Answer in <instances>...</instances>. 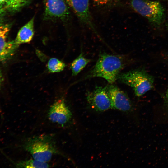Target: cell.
Masks as SVG:
<instances>
[{
  "label": "cell",
  "mask_w": 168,
  "mask_h": 168,
  "mask_svg": "<svg viewBox=\"0 0 168 168\" xmlns=\"http://www.w3.org/2000/svg\"><path fill=\"white\" fill-rule=\"evenodd\" d=\"M164 100L166 105L168 106V89L166 92L164 96Z\"/></svg>",
  "instance_id": "ac0fdd59"
},
{
  "label": "cell",
  "mask_w": 168,
  "mask_h": 168,
  "mask_svg": "<svg viewBox=\"0 0 168 168\" xmlns=\"http://www.w3.org/2000/svg\"><path fill=\"white\" fill-rule=\"evenodd\" d=\"M128 61L123 56L101 53L96 64L85 78L100 77L110 84H113L117 80L121 71Z\"/></svg>",
  "instance_id": "6da1fadb"
},
{
  "label": "cell",
  "mask_w": 168,
  "mask_h": 168,
  "mask_svg": "<svg viewBox=\"0 0 168 168\" xmlns=\"http://www.w3.org/2000/svg\"><path fill=\"white\" fill-rule=\"evenodd\" d=\"M66 1L69 8L73 11L80 22L100 38L90 12L89 0Z\"/></svg>",
  "instance_id": "5b68a950"
},
{
  "label": "cell",
  "mask_w": 168,
  "mask_h": 168,
  "mask_svg": "<svg viewBox=\"0 0 168 168\" xmlns=\"http://www.w3.org/2000/svg\"><path fill=\"white\" fill-rule=\"evenodd\" d=\"M3 12V8H0V16H1Z\"/></svg>",
  "instance_id": "44dd1931"
},
{
  "label": "cell",
  "mask_w": 168,
  "mask_h": 168,
  "mask_svg": "<svg viewBox=\"0 0 168 168\" xmlns=\"http://www.w3.org/2000/svg\"><path fill=\"white\" fill-rule=\"evenodd\" d=\"M32 0H7L4 5V8L12 12H16L29 5Z\"/></svg>",
  "instance_id": "4fadbf2b"
},
{
  "label": "cell",
  "mask_w": 168,
  "mask_h": 168,
  "mask_svg": "<svg viewBox=\"0 0 168 168\" xmlns=\"http://www.w3.org/2000/svg\"><path fill=\"white\" fill-rule=\"evenodd\" d=\"M91 61V59L85 58L81 53L71 64L72 75H77Z\"/></svg>",
  "instance_id": "7c38bea8"
},
{
  "label": "cell",
  "mask_w": 168,
  "mask_h": 168,
  "mask_svg": "<svg viewBox=\"0 0 168 168\" xmlns=\"http://www.w3.org/2000/svg\"><path fill=\"white\" fill-rule=\"evenodd\" d=\"M105 87L111 99L113 109L124 112H128L131 110L132 103L125 92L112 84Z\"/></svg>",
  "instance_id": "ba28073f"
},
{
  "label": "cell",
  "mask_w": 168,
  "mask_h": 168,
  "mask_svg": "<svg viewBox=\"0 0 168 168\" xmlns=\"http://www.w3.org/2000/svg\"><path fill=\"white\" fill-rule=\"evenodd\" d=\"M87 100L91 107L97 111H104L113 108L105 86H96L93 91L87 93Z\"/></svg>",
  "instance_id": "52a82bcc"
},
{
  "label": "cell",
  "mask_w": 168,
  "mask_h": 168,
  "mask_svg": "<svg viewBox=\"0 0 168 168\" xmlns=\"http://www.w3.org/2000/svg\"><path fill=\"white\" fill-rule=\"evenodd\" d=\"M3 81V78L1 71L0 69V88L1 86V84Z\"/></svg>",
  "instance_id": "ffe728a7"
},
{
  "label": "cell",
  "mask_w": 168,
  "mask_h": 168,
  "mask_svg": "<svg viewBox=\"0 0 168 168\" xmlns=\"http://www.w3.org/2000/svg\"><path fill=\"white\" fill-rule=\"evenodd\" d=\"M48 116L52 122L63 125L70 120L72 114L64 100L61 99L55 102L51 106Z\"/></svg>",
  "instance_id": "9c48e42d"
},
{
  "label": "cell",
  "mask_w": 168,
  "mask_h": 168,
  "mask_svg": "<svg viewBox=\"0 0 168 168\" xmlns=\"http://www.w3.org/2000/svg\"><path fill=\"white\" fill-rule=\"evenodd\" d=\"M96 5L101 6L111 5L119 2L120 0H92Z\"/></svg>",
  "instance_id": "2e32d148"
},
{
  "label": "cell",
  "mask_w": 168,
  "mask_h": 168,
  "mask_svg": "<svg viewBox=\"0 0 168 168\" xmlns=\"http://www.w3.org/2000/svg\"><path fill=\"white\" fill-rule=\"evenodd\" d=\"M34 17L30 19L19 30L15 39V44L19 45L22 44L29 42L34 35Z\"/></svg>",
  "instance_id": "30bf717a"
},
{
  "label": "cell",
  "mask_w": 168,
  "mask_h": 168,
  "mask_svg": "<svg viewBox=\"0 0 168 168\" xmlns=\"http://www.w3.org/2000/svg\"><path fill=\"white\" fill-rule=\"evenodd\" d=\"M9 30V26L7 25L0 24V36H7Z\"/></svg>",
  "instance_id": "e0dca14e"
},
{
  "label": "cell",
  "mask_w": 168,
  "mask_h": 168,
  "mask_svg": "<svg viewBox=\"0 0 168 168\" xmlns=\"http://www.w3.org/2000/svg\"><path fill=\"white\" fill-rule=\"evenodd\" d=\"M16 166L18 167L26 168H42L50 167L49 165L47 162H41L33 158L21 161L17 164Z\"/></svg>",
  "instance_id": "5bb4252c"
},
{
  "label": "cell",
  "mask_w": 168,
  "mask_h": 168,
  "mask_svg": "<svg viewBox=\"0 0 168 168\" xmlns=\"http://www.w3.org/2000/svg\"><path fill=\"white\" fill-rule=\"evenodd\" d=\"M131 7L156 26L160 25L164 21L165 10L158 1L151 0H131Z\"/></svg>",
  "instance_id": "277c9868"
},
{
  "label": "cell",
  "mask_w": 168,
  "mask_h": 168,
  "mask_svg": "<svg viewBox=\"0 0 168 168\" xmlns=\"http://www.w3.org/2000/svg\"><path fill=\"white\" fill-rule=\"evenodd\" d=\"M117 80L131 87L135 95L138 97L153 88L154 82L152 76L143 70L139 69L120 73Z\"/></svg>",
  "instance_id": "3957f363"
},
{
  "label": "cell",
  "mask_w": 168,
  "mask_h": 168,
  "mask_svg": "<svg viewBox=\"0 0 168 168\" xmlns=\"http://www.w3.org/2000/svg\"><path fill=\"white\" fill-rule=\"evenodd\" d=\"M24 147L31 155L33 159L45 162L49 161L58 151L52 138L41 135L28 138Z\"/></svg>",
  "instance_id": "7a4b0ae2"
},
{
  "label": "cell",
  "mask_w": 168,
  "mask_h": 168,
  "mask_svg": "<svg viewBox=\"0 0 168 168\" xmlns=\"http://www.w3.org/2000/svg\"><path fill=\"white\" fill-rule=\"evenodd\" d=\"M65 66L64 63L55 58H51L47 64L48 71L52 73L61 72L64 69Z\"/></svg>",
  "instance_id": "9a60e30c"
},
{
  "label": "cell",
  "mask_w": 168,
  "mask_h": 168,
  "mask_svg": "<svg viewBox=\"0 0 168 168\" xmlns=\"http://www.w3.org/2000/svg\"><path fill=\"white\" fill-rule=\"evenodd\" d=\"M44 19L64 21L68 19L69 8L66 0H44Z\"/></svg>",
  "instance_id": "8992f818"
},
{
  "label": "cell",
  "mask_w": 168,
  "mask_h": 168,
  "mask_svg": "<svg viewBox=\"0 0 168 168\" xmlns=\"http://www.w3.org/2000/svg\"><path fill=\"white\" fill-rule=\"evenodd\" d=\"M7 36H0V61L5 63L13 54L18 46L14 40L8 41Z\"/></svg>",
  "instance_id": "8fae6325"
},
{
  "label": "cell",
  "mask_w": 168,
  "mask_h": 168,
  "mask_svg": "<svg viewBox=\"0 0 168 168\" xmlns=\"http://www.w3.org/2000/svg\"><path fill=\"white\" fill-rule=\"evenodd\" d=\"M7 0H0V8H3L2 6L5 5Z\"/></svg>",
  "instance_id": "d6986e66"
}]
</instances>
